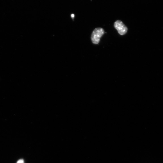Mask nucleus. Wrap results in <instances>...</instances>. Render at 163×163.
<instances>
[{"instance_id":"3","label":"nucleus","mask_w":163,"mask_h":163,"mask_svg":"<svg viewBox=\"0 0 163 163\" xmlns=\"http://www.w3.org/2000/svg\"><path fill=\"white\" fill-rule=\"evenodd\" d=\"M17 163H24V160L23 159H20L18 160Z\"/></svg>"},{"instance_id":"1","label":"nucleus","mask_w":163,"mask_h":163,"mask_svg":"<svg viewBox=\"0 0 163 163\" xmlns=\"http://www.w3.org/2000/svg\"><path fill=\"white\" fill-rule=\"evenodd\" d=\"M104 29L101 27L96 28L93 31L91 36V39L93 44L97 45L100 42V39L104 34Z\"/></svg>"},{"instance_id":"4","label":"nucleus","mask_w":163,"mask_h":163,"mask_svg":"<svg viewBox=\"0 0 163 163\" xmlns=\"http://www.w3.org/2000/svg\"><path fill=\"white\" fill-rule=\"evenodd\" d=\"M71 16L72 18H73L74 17V16H75V15H74L73 14H72L71 15Z\"/></svg>"},{"instance_id":"2","label":"nucleus","mask_w":163,"mask_h":163,"mask_svg":"<svg viewBox=\"0 0 163 163\" xmlns=\"http://www.w3.org/2000/svg\"><path fill=\"white\" fill-rule=\"evenodd\" d=\"M114 27L120 35H124L127 32V27L120 20L116 21L114 23Z\"/></svg>"}]
</instances>
